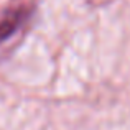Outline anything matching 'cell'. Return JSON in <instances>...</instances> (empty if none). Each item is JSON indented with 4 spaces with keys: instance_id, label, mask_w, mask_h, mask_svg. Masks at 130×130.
I'll return each instance as SVG.
<instances>
[{
    "instance_id": "6da1fadb",
    "label": "cell",
    "mask_w": 130,
    "mask_h": 130,
    "mask_svg": "<svg viewBox=\"0 0 130 130\" xmlns=\"http://www.w3.org/2000/svg\"><path fill=\"white\" fill-rule=\"evenodd\" d=\"M26 17H28L26 8H13L3 13V17L0 18V41H5L7 38H10L25 23Z\"/></svg>"
}]
</instances>
